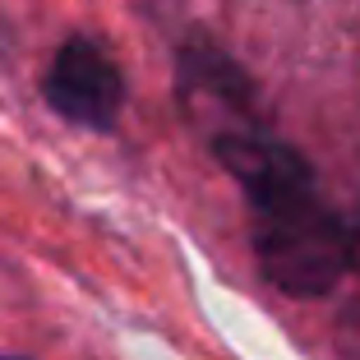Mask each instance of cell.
Instances as JSON below:
<instances>
[{
	"mask_svg": "<svg viewBox=\"0 0 360 360\" xmlns=\"http://www.w3.org/2000/svg\"><path fill=\"white\" fill-rule=\"evenodd\" d=\"M42 88H46V102L70 125H84V129H111L120 106H125V79H120L116 60L88 37H70L56 51Z\"/></svg>",
	"mask_w": 360,
	"mask_h": 360,
	"instance_id": "cell-2",
	"label": "cell"
},
{
	"mask_svg": "<svg viewBox=\"0 0 360 360\" xmlns=\"http://www.w3.org/2000/svg\"><path fill=\"white\" fill-rule=\"evenodd\" d=\"M180 97L199 120H208V139L259 125L250 116V84L212 42H194L180 56Z\"/></svg>",
	"mask_w": 360,
	"mask_h": 360,
	"instance_id": "cell-3",
	"label": "cell"
},
{
	"mask_svg": "<svg viewBox=\"0 0 360 360\" xmlns=\"http://www.w3.org/2000/svg\"><path fill=\"white\" fill-rule=\"evenodd\" d=\"M255 250L264 277L286 296H323L351 268V231L314 190L255 208Z\"/></svg>",
	"mask_w": 360,
	"mask_h": 360,
	"instance_id": "cell-1",
	"label": "cell"
}]
</instances>
